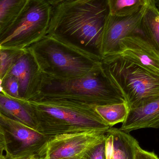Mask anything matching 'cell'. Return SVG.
Segmentation results:
<instances>
[{"mask_svg":"<svg viewBox=\"0 0 159 159\" xmlns=\"http://www.w3.org/2000/svg\"><path fill=\"white\" fill-rule=\"evenodd\" d=\"M5 150L4 148H0V159H4L5 156L3 155V151Z\"/></svg>","mask_w":159,"mask_h":159,"instance_id":"d4e9b609","label":"cell"},{"mask_svg":"<svg viewBox=\"0 0 159 159\" xmlns=\"http://www.w3.org/2000/svg\"><path fill=\"white\" fill-rule=\"evenodd\" d=\"M155 6L159 12V0H154Z\"/></svg>","mask_w":159,"mask_h":159,"instance_id":"4316f807","label":"cell"},{"mask_svg":"<svg viewBox=\"0 0 159 159\" xmlns=\"http://www.w3.org/2000/svg\"><path fill=\"white\" fill-rule=\"evenodd\" d=\"M135 159H159L154 152H149L142 149L140 146L136 149Z\"/></svg>","mask_w":159,"mask_h":159,"instance_id":"7402d4cb","label":"cell"},{"mask_svg":"<svg viewBox=\"0 0 159 159\" xmlns=\"http://www.w3.org/2000/svg\"><path fill=\"white\" fill-rule=\"evenodd\" d=\"M138 141L128 133L111 127L106 132V159H135Z\"/></svg>","mask_w":159,"mask_h":159,"instance_id":"4fadbf2b","label":"cell"},{"mask_svg":"<svg viewBox=\"0 0 159 159\" xmlns=\"http://www.w3.org/2000/svg\"><path fill=\"white\" fill-rule=\"evenodd\" d=\"M4 159H46L44 157H39V156H34V157H28L14 159L7 157L5 156Z\"/></svg>","mask_w":159,"mask_h":159,"instance_id":"cb8c5ba5","label":"cell"},{"mask_svg":"<svg viewBox=\"0 0 159 159\" xmlns=\"http://www.w3.org/2000/svg\"><path fill=\"white\" fill-rule=\"evenodd\" d=\"M7 75H12L18 81L20 94L24 102L35 96L42 72L29 48L21 50Z\"/></svg>","mask_w":159,"mask_h":159,"instance_id":"30bf717a","label":"cell"},{"mask_svg":"<svg viewBox=\"0 0 159 159\" xmlns=\"http://www.w3.org/2000/svg\"><path fill=\"white\" fill-rule=\"evenodd\" d=\"M20 53L17 50L0 48V79L3 80Z\"/></svg>","mask_w":159,"mask_h":159,"instance_id":"d6986e66","label":"cell"},{"mask_svg":"<svg viewBox=\"0 0 159 159\" xmlns=\"http://www.w3.org/2000/svg\"><path fill=\"white\" fill-rule=\"evenodd\" d=\"M94 110L107 124L113 127L125 120L129 107L126 102L94 106Z\"/></svg>","mask_w":159,"mask_h":159,"instance_id":"2e32d148","label":"cell"},{"mask_svg":"<svg viewBox=\"0 0 159 159\" xmlns=\"http://www.w3.org/2000/svg\"><path fill=\"white\" fill-rule=\"evenodd\" d=\"M141 34L159 53V12L148 0L140 26Z\"/></svg>","mask_w":159,"mask_h":159,"instance_id":"9a60e30c","label":"cell"},{"mask_svg":"<svg viewBox=\"0 0 159 159\" xmlns=\"http://www.w3.org/2000/svg\"><path fill=\"white\" fill-rule=\"evenodd\" d=\"M101 66L129 109L142 106L159 97V74L119 54L102 58Z\"/></svg>","mask_w":159,"mask_h":159,"instance_id":"5b68a950","label":"cell"},{"mask_svg":"<svg viewBox=\"0 0 159 159\" xmlns=\"http://www.w3.org/2000/svg\"><path fill=\"white\" fill-rule=\"evenodd\" d=\"M146 7V6L128 16H115L108 14L102 36L100 51L102 58L117 53L122 39L136 34H141L140 26Z\"/></svg>","mask_w":159,"mask_h":159,"instance_id":"9c48e42d","label":"cell"},{"mask_svg":"<svg viewBox=\"0 0 159 159\" xmlns=\"http://www.w3.org/2000/svg\"><path fill=\"white\" fill-rule=\"evenodd\" d=\"M3 82V80H2L0 79V93L4 92V89L2 86Z\"/></svg>","mask_w":159,"mask_h":159,"instance_id":"484cf974","label":"cell"},{"mask_svg":"<svg viewBox=\"0 0 159 159\" xmlns=\"http://www.w3.org/2000/svg\"><path fill=\"white\" fill-rule=\"evenodd\" d=\"M4 80L6 91L10 97L19 102H24L20 94L19 84L17 80L12 75H8L6 76Z\"/></svg>","mask_w":159,"mask_h":159,"instance_id":"44dd1931","label":"cell"},{"mask_svg":"<svg viewBox=\"0 0 159 159\" xmlns=\"http://www.w3.org/2000/svg\"><path fill=\"white\" fill-rule=\"evenodd\" d=\"M106 134L103 138L87 150L79 159H106Z\"/></svg>","mask_w":159,"mask_h":159,"instance_id":"ffe728a7","label":"cell"},{"mask_svg":"<svg viewBox=\"0 0 159 159\" xmlns=\"http://www.w3.org/2000/svg\"><path fill=\"white\" fill-rule=\"evenodd\" d=\"M148 0H107L109 14L125 17L133 15L146 6Z\"/></svg>","mask_w":159,"mask_h":159,"instance_id":"ac0fdd59","label":"cell"},{"mask_svg":"<svg viewBox=\"0 0 159 159\" xmlns=\"http://www.w3.org/2000/svg\"><path fill=\"white\" fill-rule=\"evenodd\" d=\"M28 0H0V36L12 24Z\"/></svg>","mask_w":159,"mask_h":159,"instance_id":"e0dca14e","label":"cell"},{"mask_svg":"<svg viewBox=\"0 0 159 159\" xmlns=\"http://www.w3.org/2000/svg\"><path fill=\"white\" fill-rule=\"evenodd\" d=\"M79 159V157H77L73 158H69V159Z\"/></svg>","mask_w":159,"mask_h":159,"instance_id":"83f0119b","label":"cell"},{"mask_svg":"<svg viewBox=\"0 0 159 159\" xmlns=\"http://www.w3.org/2000/svg\"><path fill=\"white\" fill-rule=\"evenodd\" d=\"M107 131L92 130L50 136L46 148L45 158L77 157L103 138Z\"/></svg>","mask_w":159,"mask_h":159,"instance_id":"ba28073f","label":"cell"},{"mask_svg":"<svg viewBox=\"0 0 159 159\" xmlns=\"http://www.w3.org/2000/svg\"><path fill=\"white\" fill-rule=\"evenodd\" d=\"M108 14L107 0L63 2L53 7L48 34L102 57V36Z\"/></svg>","mask_w":159,"mask_h":159,"instance_id":"6da1fadb","label":"cell"},{"mask_svg":"<svg viewBox=\"0 0 159 159\" xmlns=\"http://www.w3.org/2000/svg\"><path fill=\"white\" fill-rule=\"evenodd\" d=\"M147 128H159V97L142 106L129 109L120 129L129 133Z\"/></svg>","mask_w":159,"mask_h":159,"instance_id":"7c38bea8","label":"cell"},{"mask_svg":"<svg viewBox=\"0 0 159 159\" xmlns=\"http://www.w3.org/2000/svg\"><path fill=\"white\" fill-rule=\"evenodd\" d=\"M53 7L44 0H28L0 36V48L23 50L48 34Z\"/></svg>","mask_w":159,"mask_h":159,"instance_id":"8992f818","label":"cell"},{"mask_svg":"<svg viewBox=\"0 0 159 159\" xmlns=\"http://www.w3.org/2000/svg\"><path fill=\"white\" fill-rule=\"evenodd\" d=\"M28 48L42 73L52 78H78L101 68L102 57L54 34H48Z\"/></svg>","mask_w":159,"mask_h":159,"instance_id":"3957f363","label":"cell"},{"mask_svg":"<svg viewBox=\"0 0 159 159\" xmlns=\"http://www.w3.org/2000/svg\"><path fill=\"white\" fill-rule=\"evenodd\" d=\"M115 54L121 55L146 70L159 75V53L141 33L122 39L118 52Z\"/></svg>","mask_w":159,"mask_h":159,"instance_id":"8fae6325","label":"cell"},{"mask_svg":"<svg viewBox=\"0 0 159 159\" xmlns=\"http://www.w3.org/2000/svg\"><path fill=\"white\" fill-rule=\"evenodd\" d=\"M0 110L7 116L38 131L37 122L26 102H19L2 93H0Z\"/></svg>","mask_w":159,"mask_h":159,"instance_id":"5bb4252c","label":"cell"},{"mask_svg":"<svg viewBox=\"0 0 159 159\" xmlns=\"http://www.w3.org/2000/svg\"><path fill=\"white\" fill-rule=\"evenodd\" d=\"M25 102L33 114L38 131L48 136L111 128L96 113L94 105L51 98Z\"/></svg>","mask_w":159,"mask_h":159,"instance_id":"7a4b0ae2","label":"cell"},{"mask_svg":"<svg viewBox=\"0 0 159 159\" xmlns=\"http://www.w3.org/2000/svg\"><path fill=\"white\" fill-rule=\"evenodd\" d=\"M44 1L48 2L49 4L51 5L54 7L58 5L59 4L63 2L70 1V0H44Z\"/></svg>","mask_w":159,"mask_h":159,"instance_id":"603a6c76","label":"cell"},{"mask_svg":"<svg viewBox=\"0 0 159 159\" xmlns=\"http://www.w3.org/2000/svg\"><path fill=\"white\" fill-rule=\"evenodd\" d=\"M35 98L62 99L94 106L125 102L102 66L98 70L73 79H56L42 73L37 93L31 99Z\"/></svg>","mask_w":159,"mask_h":159,"instance_id":"277c9868","label":"cell"},{"mask_svg":"<svg viewBox=\"0 0 159 159\" xmlns=\"http://www.w3.org/2000/svg\"><path fill=\"white\" fill-rule=\"evenodd\" d=\"M0 124L4 133L5 157L17 159L44 157L50 136L7 116L1 112Z\"/></svg>","mask_w":159,"mask_h":159,"instance_id":"52a82bcc","label":"cell"}]
</instances>
